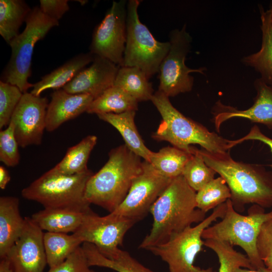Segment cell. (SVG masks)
Returning a JSON list of instances; mask_svg holds the SVG:
<instances>
[{"instance_id": "cell-1", "label": "cell", "mask_w": 272, "mask_h": 272, "mask_svg": "<svg viewBox=\"0 0 272 272\" xmlns=\"http://www.w3.org/2000/svg\"><path fill=\"white\" fill-rule=\"evenodd\" d=\"M195 196L196 191L182 175L173 178L150 208L152 227L139 248L148 250L173 234L202 222L206 214L197 208Z\"/></svg>"}, {"instance_id": "cell-2", "label": "cell", "mask_w": 272, "mask_h": 272, "mask_svg": "<svg viewBox=\"0 0 272 272\" xmlns=\"http://www.w3.org/2000/svg\"><path fill=\"white\" fill-rule=\"evenodd\" d=\"M199 152L206 164L225 180L237 212L250 203L272 208V171L261 164L236 161L228 152L212 153L203 149Z\"/></svg>"}, {"instance_id": "cell-3", "label": "cell", "mask_w": 272, "mask_h": 272, "mask_svg": "<svg viewBox=\"0 0 272 272\" xmlns=\"http://www.w3.org/2000/svg\"><path fill=\"white\" fill-rule=\"evenodd\" d=\"M141 157L124 144L112 149L105 164L89 179L85 198L111 213L123 201L143 169Z\"/></svg>"}, {"instance_id": "cell-4", "label": "cell", "mask_w": 272, "mask_h": 272, "mask_svg": "<svg viewBox=\"0 0 272 272\" xmlns=\"http://www.w3.org/2000/svg\"><path fill=\"white\" fill-rule=\"evenodd\" d=\"M160 113L162 120L152 137L167 141L173 147L192 154V144L212 153L223 154L229 150V141L201 124L186 117L171 104L169 97L158 90L151 100Z\"/></svg>"}, {"instance_id": "cell-5", "label": "cell", "mask_w": 272, "mask_h": 272, "mask_svg": "<svg viewBox=\"0 0 272 272\" xmlns=\"http://www.w3.org/2000/svg\"><path fill=\"white\" fill-rule=\"evenodd\" d=\"M226 203L224 217L204 230L202 239H214L232 246H238L244 251L254 269H264L266 267L258 253L256 243L261 226L272 218V209L266 213L264 208L253 205L248 210V215H243L234 209L230 199Z\"/></svg>"}, {"instance_id": "cell-6", "label": "cell", "mask_w": 272, "mask_h": 272, "mask_svg": "<svg viewBox=\"0 0 272 272\" xmlns=\"http://www.w3.org/2000/svg\"><path fill=\"white\" fill-rule=\"evenodd\" d=\"M93 172L66 175L52 169L21 191L25 199L40 203L44 209H65L83 212L91 210L85 198L87 183Z\"/></svg>"}, {"instance_id": "cell-7", "label": "cell", "mask_w": 272, "mask_h": 272, "mask_svg": "<svg viewBox=\"0 0 272 272\" xmlns=\"http://www.w3.org/2000/svg\"><path fill=\"white\" fill-rule=\"evenodd\" d=\"M25 22L23 31L9 44L11 55L1 80L16 86L23 93L33 87L28 78L31 75L32 58L36 43L51 28L59 25L58 21L45 15L38 7L32 9Z\"/></svg>"}, {"instance_id": "cell-8", "label": "cell", "mask_w": 272, "mask_h": 272, "mask_svg": "<svg viewBox=\"0 0 272 272\" xmlns=\"http://www.w3.org/2000/svg\"><path fill=\"white\" fill-rule=\"evenodd\" d=\"M226 201L216 207L202 222L173 234L165 242L149 248L167 263L169 272H214L212 267L201 268L194 265L195 257L204 245L202 232L213 222L223 218Z\"/></svg>"}, {"instance_id": "cell-9", "label": "cell", "mask_w": 272, "mask_h": 272, "mask_svg": "<svg viewBox=\"0 0 272 272\" xmlns=\"http://www.w3.org/2000/svg\"><path fill=\"white\" fill-rule=\"evenodd\" d=\"M139 0L127 3L126 40L123 66L142 70L149 79L159 72L162 61L168 52L170 43L160 42L153 36L139 18Z\"/></svg>"}, {"instance_id": "cell-10", "label": "cell", "mask_w": 272, "mask_h": 272, "mask_svg": "<svg viewBox=\"0 0 272 272\" xmlns=\"http://www.w3.org/2000/svg\"><path fill=\"white\" fill-rule=\"evenodd\" d=\"M184 25L181 29H176L169 33L170 49L162 61L159 70L158 90L168 97L190 92L194 78L191 73L205 74V67L190 69L186 65V57L191 48L192 37Z\"/></svg>"}, {"instance_id": "cell-11", "label": "cell", "mask_w": 272, "mask_h": 272, "mask_svg": "<svg viewBox=\"0 0 272 272\" xmlns=\"http://www.w3.org/2000/svg\"><path fill=\"white\" fill-rule=\"evenodd\" d=\"M127 3L124 0L112 2L95 27L90 46L92 54L106 58L119 67L123 64L126 40Z\"/></svg>"}, {"instance_id": "cell-12", "label": "cell", "mask_w": 272, "mask_h": 272, "mask_svg": "<svg viewBox=\"0 0 272 272\" xmlns=\"http://www.w3.org/2000/svg\"><path fill=\"white\" fill-rule=\"evenodd\" d=\"M134 219L110 213L100 217L92 210L85 215L79 229L73 233L83 243L94 244L105 257H112L122 246L127 231L137 222Z\"/></svg>"}, {"instance_id": "cell-13", "label": "cell", "mask_w": 272, "mask_h": 272, "mask_svg": "<svg viewBox=\"0 0 272 272\" xmlns=\"http://www.w3.org/2000/svg\"><path fill=\"white\" fill-rule=\"evenodd\" d=\"M172 180L144 160L142 171L133 180L124 199L111 213L140 221L150 212L152 205Z\"/></svg>"}, {"instance_id": "cell-14", "label": "cell", "mask_w": 272, "mask_h": 272, "mask_svg": "<svg viewBox=\"0 0 272 272\" xmlns=\"http://www.w3.org/2000/svg\"><path fill=\"white\" fill-rule=\"evenodd\" d=\"M48 100L28 92L23 96L12 116L15 134L19 146L25 148L42 143L46 129Z\"/></svg>"}, {"instance_id": "cell-15", "label": "cell", "mask_w": 272, "mask_h": 272, "mask_svg": "<svg viewBox=\"0 0 272 272\" xmlns=\"http://www.w3.org/2000/svg\"><path fill=\"white\" fill-rule=\"evenodd\" d=\"M44 233L31 217H25L22 233L5 257L10 261L14 272L43 271L47 264Z\"/></svg>"}, {"instance_id": "cell-16", "label": "cell", "mask_w": 272, "mask_h": 272, "mask_svg": "<svg viewBox=\"0 0 272 272\" xmlns=\"http://www.w3.org/2000/svg\"><path fill=\"white\" fill-rule=\"evenodd\" d=\"M256 95L253 104L245 110L223 104L219 100L213 108L214 121L217 130L225 121L232 118H243L266 126L272 129V86L267 85L260 78L253 83Z\"/></svg>"}, {"instance_id": "cell-17", "label": "cell", "mask_w": 272, "mask_h": 272, "mask_svg": "<svg viewBox=\"0 0 272 272\" xmlns=\"http://www.w3.org/2000/svg\"><path fill=\"white\" fill-rule=\"evenodd\" d=\"M119 67L106 58L94 55L91 64L62 89L71 94H88L95 99L114 85Z\"/></svg>"}, {"instance_id": "cell-18", "label": "cell", "mask_w": 272, "mask_h": 272, "mask_svg": "<svg viewBox=\"0 0 272 272\" xmlns=\"http://www.w3.org/2000/svg\"><path fill=\"white\" fill-rule=\"evenodd\" d=\"M46 114V130L51 132L66 121L86 112L94 98L88 94H71L63 89L51 94Z\"/></svg>"}, {"instance_id": "cell-19", "label": "cell", "mask_w": 272, "mask_h": 272, "mask_svg": "<svg viewBox=\"0 0 272 272\" xmlns=\"http://www.w3.org/2000/svg\"><path fill=\"white\" fill-rule=\"evenodd\" d=\"M262 34L261 44L259 51L243 57L244 65L254 69L260 78L267 85L272 86V2L264 10L259 6Z\"/></svg>"}, {"instance_id": "cell-20", "label": "cell", "mask_w": 272, "mask_h": 272, "mask_svg": "<svg viewBox=\"0 0 272 272\" xmlns=\"http://www.w3.org/2000/svg\"><path fill=\"white\" fill-rule=\"evenodd\" d=\"M19 199L13 196L0 197V257H5L21 235L25 224L20 212Z\"/></svg>"}, {"instance_id": "cell-21", "label": "cell", "mask_w": 272, "mask_h": 272, "mask_svg": "<svg viewBox=\"0 0 272 272\" xmlns=\"http://www.w3.org/2000/svg\"><path fill=\"white\" fill-rule=\"evenodd\" d=\"M91 210L83 212L65 209H44L34 213L31 218L42 230L74 233L81 226L86 214Z\"/></svg>"}, {"instance_id": "cell-22", "label": "cell", "mask_w": 272, "mask_h": 272, "mask_svg": "<svg viewBox=\"0 0 272 272\" xmlns=\"http://www.w3.org/2000/svg\"><path fill=\"white\" fill-rule=\"evenodd\" d=\"M94 57V55L90 52L75 56L34 84L30 93L34 95L40 96L41 93L47 89L56 90L62 88L88 64L92 62Z\"/></svg>"}, {"instance_id": "cell-23", "label": "cell", "mask_w": 272, "mask_h": 272, "mask_svg": "<svg viewBox=\"0 0 272 272\" xmlns=\"http://www.w3.org/2000/svg\"><path fill=\"white\" fill-rule=\"evenodd\" d=\"M135 111L121 113L97 114L101 120L114 127L122 137L125 145L135 154L149 162L152 151L145 145L134 123Z\"/></svg>"}, {"instance_id": "cell-24", "label": "cell", "mask_w": 272, "mask_h": 272, "mask_svg": "<svg viewBox=\"0 0 272 272\" xmlns=\"http://www.w3.org/2000/svg\"><path fill=\"white\" fill-rule=\"evenodd\" d=\"M89 265L107 268L117 272H156L142 264L127 251L119 249L109 258L102 254L93 244L82 245Z\"/></svg>"}, {"instance_id": "cell-25", "label": "cell", "mask_w": 272, "mask_h": 272, "mask_svg": "<svg viewBox=\"0 0 272 272\" xmlns=\"http://www.w3.org/2000/svg\"><path fill=\"white\" fill-rule=\"evenodd\" d=\"M138 101L120 88L113 85L94 99L86 112L97 115L101 113L119 114L137 111Z\"/></svg>"}, {"instance_id": "cell-26", "label": "cell", "mask_w": 272, "mask_h": 272, "mask_svg": "<svg viewBox=\"0 0 272 272\" xmlns=\"http://www.w3.org/2000/svg\"><path fill=\"white\" fill-rule=\"evenodd\" d=\"M31 10L23 0L0 1V35L8 44L20 34Z\"/></svg>"}, {"instance_id": "cell-27", "label": "cell", "mask_w": 272, "mask_h": 272, "mask_svg": "<svg viewBox=\"0 0 272 272\" xmlns=\"http://www.w3.org/2000/svg\"><path fill=\"white\" fill-rule=\"evenodd\" d=\"M114 85L117 86L138 102L151 100L154 89L145 73L137 67H119Z\"/></svg>"}, {"instance_id": "cell-28", "label": "cell", "mask_w": 272, "mask_h": 272, "mask_svg": "<svg viewBox=\"0 0 272 272\" xmlns=\"http://www.w3.org/2000/svg\"><path fill=\"white\" fill-rule=\"evenodd\" d=\"M97 141V138L95 135L86 137L77 145L69 148L62 159L52 169L66 175L86 172L89 169L87 162L90 155Z\"/></svg>"}, {"instance_id": "cell-29", "label": "cell", "mask_w": 272, "mask_h": 272, "mask_svg": "<svg viewBox=\"0 0 272 272\" xmlns=\"http://www.w3.org/2000/svg\"><path fill=\"white\" fill-rule=\"evenodd\" d=\"M44 246L47 265L52 268L64 262L83 243L74 234L46 232Z\"/></svg>"}, {"instance_id": "cell-30", "label": "cell", "mask_w": 272, "mask_h": 272, "mask_svg": "<svg viewBox=\"0 0 272 272\" xmlns=\"http://www.w3.org/2000/svg\"><path fill=\"white\" fill-rule=\"evenodd\" d=\"M192 155L175 147H166L152 152L149 162L161 174L173 179L182 175Z\"/></svg>"}, {"instance_id": "cell-31", "label": "cell", "mask_w": 272, "mask_h": 272, "mask_svg": "<svg viewBox=\"0 0 272 272\" xmlns=\"http://www.w3.org/2000/svg\"><path fill=\"white\" fill-rule=\"evenodd\" d=\"M204 245L214 251L218 257L220 265L217 272H233L238 267L254 269L246 255L236 251L227 243L206 239Z\"/></svg>"}, {"instance_id": "cell-32", "label": "cell", "mask_w": 272, "mask_h": 272, "mask_svg": "<svg viewBox=\"0 0 272 272\" xmlns=\"http://www.w3.org/2000/svg\"><path fill=\"white\" fill-rule=\"evenodd\" d=\"M230 190L221 176L214 178L196 192V207L205 213L230 199Z\"/></svg>"}, {"instance_id": "cell-33", "label": "cell", "mask_w": 272, "mask_h": 272, "mask_svg": "<svg viewBox=\"0 0 272 272\" xmlns=\"http://www.w3.org/2000/svg\"><path fill=\"white\" fill-rule=\"evenodd\" d=\"M216 171L205 163L199 149L193 147L192 155L186 164L182 175L196 192L215 178Z\"/></svg>"}, {"instance_id": "cell-34", "label": "cell", "mask_w": 272, "mask_h": 272, "mask_svg": "<svg viewBox=\"0 0 272 272\" xmlns=\"http://www.w3.org/2000/svg\"><path fill=\"white\" fill-rule=\"evenodd\" d=\"M23 93L16 86L0 81V128L9 124Z\"/></svg>"}, {"instance_id": "cell-35", "label": "cell", "mask_w": 272, "mask_h": 272, "mask_svg": "<svg viewBox=\"0 0 272 272\" xmlns=\"http://www.w3.org/2000/svg\"><path fill=\"white\" fill-rule=\"evenodd\" d=\"M19 144L15 134L14 126L10 121L7 128L0 131V161L8 167L19 163Z\"/></svg>"}, {"instance_id": "cell-36", "label": "cell", "mask_w": 272, "mask_h": 272, "mask_svg": "<svg viewBox=\"0 0 272 272\" xmlns=\"http://www.w3.org/2000/svg\"><path fill=\"white\" fill-rule=\"evenodd\" d=\"M256 247L265 267L272 269V218L264 222L261 226Z\"/></svg>"}, {"instance_id": "cell-37", "label": "cell", "mask_w": 272, "mask_h": 272, "mask_svg": "<svg viewBox=\"0 0 272 272\" xmlns=\"http://www.w3.org/2000/svg\"><path fill=\"white\" fill-rule=\"evenodd\" d=\"M47 272H96L89 265L82 246L77 248L61 264Z\"/></svg>"}, {"instance_id": "cell-38", "label": "cell", "mask_w": 272, "mask_h": 272, "mask_svg": "<svg viewBox=\"0 0 272 272\" xmlns=\"http://www.w3.org/2000/svg\"><path fill=\"white\" fill-rule=\"evenodd\" d=\"M39 2V7L41 12L58 22L70 9L67 0H40Z\"/></svg>"}, {"instance_id": "cell-39", "label": "cell", "mask_w": 272, "mask_h": 272, "mask_svg": "<svg viewBox=\"0 0 272 272\" xmlns=\"http://www.w3.org/2000/svg\"><path fill=\"white\" fill-rule=\"evenodd\" d=\"M248 140L258 141L266 145L272 154V139L263 134L256 125L252 126L249 132L242 138L234 141L229 140V148L230 149L236 145ZM269 166L272 168V163Z\"/></svg>"}, {"instance_id": "cell-40", "label": "cell", "mask_w": 272, "mask_h": 272, "mask_svg": "<svg viewBox=\"0 0 272 272\" xmlns=\"http://www.w3.org/2000/svg\"><path fill=\"white\" fill-rule=\"evenodd\" d=\"M11 180L10 175L7 169L3 166H0V188L5 189Z\"/></svg>"}, {"instance_id": "cell-41", "label": "cell", "mask_w": 272, "mask_h": 272, "mask_svg": "<svg viewBox=\"0 0 272 272\" xmlns=\"http://www.w3.org/2000/svg\"><path fill=\"white\" fill-rule=\"evenodd\" d=\"M0 272H14L12 264L7 257L1 259Z\"/></svg>"}, {"instance_id": "cell-42", "label": "cell", "mask_w": 272, "mask_h": 272, "mask_svg": "<svg viewBox=\"0 0 272 272\" xmlns=\"http://www.w3.org/2000/svg\"><path fill=\"white\" fill-rule=\"evenodd\" d=\"M233 272H272V269L265 268L262 270L251 269L244 267H238Z\"/></svg>"}]
</instances>
